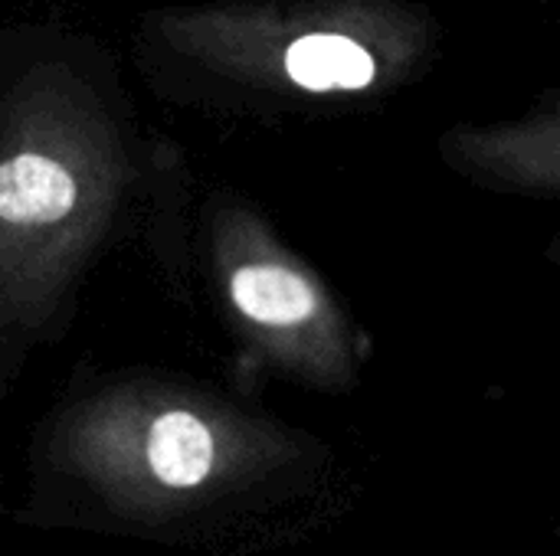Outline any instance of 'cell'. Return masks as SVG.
<instances>
[{"mask_svg":"<svg viewBox=\"0 0 560 556\" xmlns=\"http://www.w3.org/2000/svg\"><path fill=\"white\" fill-rule=\"evenodd\" d=\"M440 157L459 177L518 197H560V92L505 121H459Z\"/></svg>","mask_w":560,"mask_h":556,"instance_id":"cell-1","label":"cell"},{"mask_svg":"<svg viewBox=\"0 0 560 556\" xmlns=\"http://www.w3.org/2000/svg\"><path fill=\"white\" fill-rule=\"evenodd\" d=\"M558 537H560V518H558Z\"/></svg>","mask_w":560,"mask_h":556,"instance_id":"cell-5","label":"cell"},{"mask_svg":"<svg viewBox=\"0 0 560 556\" xmlns=\"http://www.w3.org/2000/svg\"><path fill=\"white\" fill-rule=\"evenodd\" d=\"M217 442L213 433L184 410H171L154 419L148 433V469L167 488H197L213 472Z\"/></svg>","mask_w":560,"mask_h":556,"instance_id":"cell-3","label":"cell"},{"mask_svg":"<svg viewBox=\"0 0 560 556\" xmlns=\"http://www.w3.org/2000/svg\"><path fill=\"white\" fill-rule=\"evenodd\" d=\"M548 259H551V262H558V265H560V233L555 236V242L548 246Z\"/></svg>","mask_w":560,"mask_h":556,"instance_id":"cell-4","label":"cell"},{"mask_svg":"<svg viewBox=\"0 0 560 556\" xmlns=\"http://www.w3.org/2000/svg\"><path fill=\"white\" fill-rule=\"evenodd\" d=\"M79 197L75 177L49 157L20 154L0 164V220L43 226L72 213Z\"/></svg>","mask_w":560,"mask_h":556,"instance_id":"cell-2","label":"cell"}]
</instances>
